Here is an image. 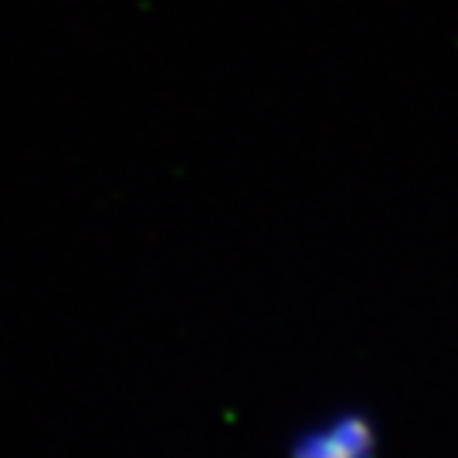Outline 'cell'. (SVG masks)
<instances>
[{"label":"cell","mask_w":458,"mask_h":458,"mask_svg":"<svg viewBox=\"0 0 458 458\" xmlns=\"http://www.w3.org/2000/svg\"><path fill=\"white\" fill-rule=\"evenodd\" d=\"M380 431L363 411H336L310 428H302L289 442L285 458H377Z\"/></svg>","instance_id":"cell-1"}]
</instances>
